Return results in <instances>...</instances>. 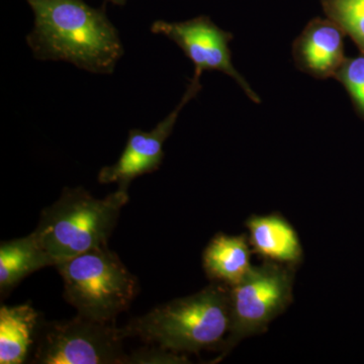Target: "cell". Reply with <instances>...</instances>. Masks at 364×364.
Instances as JSON below:
<instances>
[{
    "instance_id": "obj_8",
    "label": "cell",
    "mask_w": 364,
    "mask_h": 364,
    "mask_svg": "<svg viewBox=\"0 0 364 364\" xmlns=\"http://www.w3.org/2000/svg\"><path fill=\"white\" fill-rule=\"evenodd\" d=\"M203 73L195 71L179 104L153 130L145 132L132 129L121 156L114 164L105 166L98 173L102 184L117 183L129 189L131 182L144 174L152 173L161 166L164 159V144L171 135L183 107L202 90Z\"/></svg>"
},
{
    "instance_id": "obj_15",
    "label": "cell",
    "mask_w": 364,
    "mask_h": 364,
    "mask_svg": "<svg viewBox=\"0 0 364 364\" xmlns=\"http://www.w3.org/2000/svg\"><path fill=\"white\" fill-rule=\"evenodd\" d=\"M334 78L344 86L356 109L364 117V53L345 60Z\"/></svg>"
},
{
    "instance_id": "obj_12",
    "label": "cell",
    "mask_w": 364,
    "mask_h": 364,
    "mask_svg": "<svg viewBox=\"0 0 364 364\" xmlns=\"http://www.w3.org/2000/svg\"><path fill=\"white\" fill-rule=\"evenodd\" d=\"M42 318L30 304L0 308V363L28 361Z\"/></svg>"
},
{
    "instance_id": "obj_4",
    "label": "cell",
    "mask_w": 364,
    "mask_h": 364,
    "mask_svg": "<svg viewBox=\"0 0 364 364\" xmlns=\"http://www.w3.org/2000/svg\"><path fill=\"white\" fill-rule=\"evenodd\" d=\"M64 284V298L82 317L114 322L138 294V280L117 254L100 246L55 267Z\"/></svg>"
},
{
    "instance_id": "obj_10",
    "label": "cell",
    "mask_w": 364,
    "mask_h": 364,
    "mask_svg": "<svg viewBox=\"0 0 364 364\" xmlns=\"http://www.w3.org/2000/svg\"><path fill=\"white\" fill-rule=\"evenodd\" d=\"M245 225L253 252L263 259L294 267L303 261L298 232L284 215L275 213L251 215Z\"/></svg>"
},
{
    "instance_id": "obj_16",
    "label": "cell",
    "mask_w": 364,
    "mask_h": 364,
    "mask_svg": "<svg viewBox=\"0 0 364 364\" xmlns=\"http://www.w3.org/2000/svg\"><path fill=\"white\" fill-rule=\"evenodd\" d=\"M188 358L179 352L168 350L162 347H148L127 354L124 364H184Z\"/></svg>"
},
{
    "instance_id": "obj_3",
    "label": "cell",
    "mask_w": 364,
    "mask_h": 364,
    "mask_svg": "<svg viewBox=\"0 0 364 364\" xmlns=\"http://www.w3.org/2000/svg\"><path fill=\"white\" fill-rule=\"evenodd\" d=\"M128 202V189L119 188L97 198L80 186L65 188L56 202L43 210L33 234L56 267L61 261L107 245Z\"/></svg>"
},
{
    "instance_id": "obj_6",
    "label": "cell",
    "mask_w": 364,
    "mask_h": 364,
    "mask_svg": "<svg viewBox=\"0 0 364 364\" xmlns=\"http://www.w3.org/2000/svg\"><path fill=\"white\" fill-rule=\"evenodd\" d=\"M124 328L77 315L70 320L41 323L31 363L124 364Z\"/></svg>"
},
{
    "instance_id": "obj_14",
    "label": "cell",
    "mask_w": 364,
    "mask_h": 364,
    "mask_svg": "<svg viewBox=\"0 0 364 364\" xmlns=\"http://www.w3.org/2000/svg\"><path fill=\"white\" fill-rule=\"evenodd\" d=\"M328 18L337 23L364 53V0H321Z\"/></svg>"
},
{
    "instance_id": "obj_11",
    "label": "cell",
    "mask_w": 364,
    "mask_h": 364,
    "mask_svg": "<svg viewBox=\"0 0 364 364\" xmlns=\"http://www.w3.org/2000/svg\"><path fill=\"white\" fill-rule=\"evenodd\" d=\"M251 252L250 242L245 235L219 233L203 251V268L210 279L232 287L245 279L252 269Z\"/></svg>"
},
{
    "instance_id": "obj_17",
    "label": "cell",
    "mask_w": 364,
    "mask_h": 364,
    "mask_svg": "<svg viewBox=\"0 0 364 364\" xmlns=\"http://www.w3.org/2000/svg\"><path fill=\"white\" fill-rule=\"evenodd\" d=\"M112 4H117V6H122L126 2V0H109Z\"/></svg>"
},
{
    "instance_id": "obj_1",
    "label": "cell",
    "mask_w": 364,
    "mask_h": 364,
    "mask_svg": "<svg viewBox=\"0 0 364 364\" xmlns=\"http://www.w3.org/2000/svg\"><path fill=\"white\" fill-rule=\"evenodd\" d=\"M35 14V26L26 36L33 57L65 61L100 75H111L124 56L116 26L104 9L82 0H26Z\"/></svg>"
},
{
    "instance_id": "obj_13",
    "label": "cell",
    "mask_w": 364,
    "mask_h": 364,
    "mask_svg": "<svg viewBox=\"0 0 364 364\" xmlns=\"http://www.w3.org/2000/svg\"><path fill=\"white\" fill-rule=\"evenodd\" d=\"M55 267L54 260L35 235L0 244V294L6 296L21 280L42 268Z\"/></svg>"
},
{
    "instance_id": "obj_9",
    "label": "cell",
    "mask_w": 364,
    "mask_h": 364,
    "mask_svg": "<svg viewBox=\"0 0 364 364\" xmlns=\"http://www.w3.org/2000/svg\"><path fill=\"white\" fill-rule=\"evenodd\" d=\"M343 30L330 18L306 23L293 44L296 68L317 79L335 77L344 63Z\"/></svg>"
},
{
    "instance_id": "obj_7",
    "label": "cell",
    "mask_w": 364,
    "mask_h": 364,
    "mask_svg": "<svg viewBox=\"0 0 364 364\" xmlns=\"http://www.w3.org/2000/svg\"><path fill=\"white\" fill-rule=\"evenodd\" d=\"M151 32L168 38L183 51L195 71H220L233 78L251 102L260 104L259 95L253 90L232 62L230 43L233 33L219 28L208 16H198L186 21H156Z\"/></svg>"
},
{
    "instance_id": "obj_2",
    "label": "cell",
    "mask_w": 364,
    "mask_h": 364,
    "mask_svg": "<svg viewBox=\"0 0 364 364\" xmlns=\"http://www.w3.org/2000/svg\"><path fill=\"white\" fill-rule=\"evenodd\" d=\"M231 326L230 287L214 282L191 296L173 299L132 318L128 337L179 353L221 349Z\"/></svg>"
},
{
    "instance_id": "obj_5",
    "label": "cell",
    "mask_w": 364,
    "mask_h": 364,
    "mask_svg": "<svg viewBox=\"0 0 364 364\" xmlns=\"http://www.w3.org/2000/svg\"><path fill=\"white\" fill-rule=\"evenodd\" d=\"M294 265L264 260L230 287L231 326L221 349L223 359L242 340L262 334L293 301Z\"/></svg>"
}]
</instances>
